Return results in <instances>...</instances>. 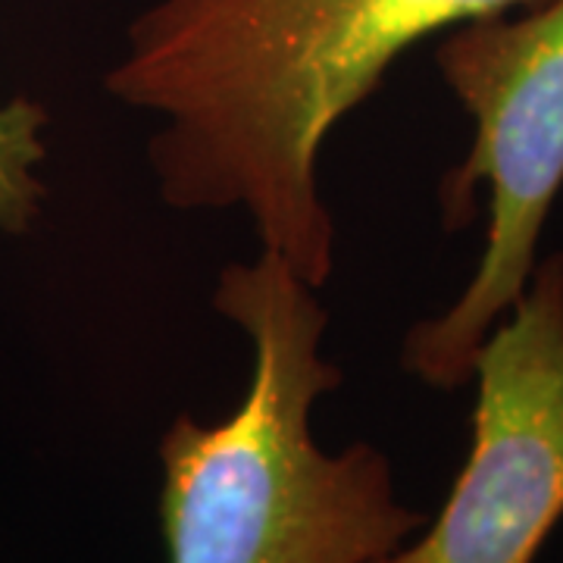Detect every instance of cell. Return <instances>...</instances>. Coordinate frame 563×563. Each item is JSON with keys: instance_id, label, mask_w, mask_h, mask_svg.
Instances as JSON below:
<instances>
[{"instance_id": "obj_1", "label": "cell", "mask_w": 563, "mask_h": 563, "mask_svg": "<svg viewBox=\"0 0 563 563\" xmlns=\"http://www.w3.org/2000/svg\"><path fill=\"white\" fill-rule=\"evenodd\" d=\"M544 0H151L103 88L151 113L157 191L173 210H239L261 251L307 285L335 269L320 191L329 132L417 41Z\"/></svg>"}, {"instance_id": "obj_2", "label": "cell", "mask_w": 563, "mask_h": 563, "mask_svg": "<svg viewBox=\"0 0 563 563\" xmlns=\"http://www.w3.org/2000/svg\"><path fill=\"white\" fill-rule=\"evenodd\" d=\"M317 291L269 251L222 266L213 307L247 335L251 379L225 420L179 413L163 432L169 563H373L429 523L398 501L379 448L313 439V407L342 385Z\"/></svg>"}, {"instance_id": "obj_3", "label": "cell", "mask_w": 563, "mask_h": 563, "mask_svg": "<svg viewBox=\"0 0 563 563\" xmlns=\"http://www.w3.org/2000/svg\"><path fill=\"white\" fill-rule=\"evenodd\" d=\"M435 66L473 117V144L439 191L444 225L473 220L485 188L488 232L461 298L404 335L401 363L451 391L470 383L479 344L523 295L563 188V0L448 29Z\"/></svg>"}, {"instance_id": "obj_4", "label": "cell", "mask_w": 563, "mask_h": 563, "mask_svg": "<svg viewBox=\"0 0 563 563\" xmlns=\"http://www.w3.org/2000/svg\"><path fill=\"white\" fill-rule=\"evenodd\" d=\"M473 439L432 526L373 563H536L563 520V254L476 351Z\"/></svg>"}, {"instance_id": "obj_5", "label": "cell", "mask_w": 563, "mask_h": 563, "mask_svg": "<svg viewBox=\"0 0 563 563\" xmlns=\"http://www.w3.org/2000/svg\"><path fill=\"white\" fill-rule=\"evenodd\" d=\"M47 110L16 98L0 103V235H22L44 201L41 163H44Z\"/></svg>"}]
</instances>
